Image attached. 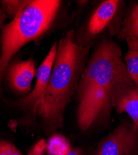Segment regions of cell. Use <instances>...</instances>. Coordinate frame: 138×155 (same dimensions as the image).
Instances as JSON below:
<instances>
[{
    "mask_svg": "<svg viewBox=\"0 0 138 155\" xmlns=\"http://www.w3.org/2000/svg\"><path fill=\"white\" fill-rule=\"evenodd\" d=\"M135 87L120 46L111 39L103 38L89 58L76 91L79 128L85 132L108 119L112 109Z\"/></svg>",
    "mask_w": 138,
    "mask_h": 155,
    "instance_id": "obj_1",
    "label": "cell"
},
{
    "mask_svg": "<svg viewBox=\"0 0 138 155\" xmlns=\"http://www.w3.org/2000/svg\"><path fill=\"white\" fill-rule=\"evenodd\" d=\"M75 34L70 29L60 38L44 104L37 110V116L41 119L47 135L63 127L66 109L77 91L89 60L90 47L77 43Z\"/></svg>",
    "mask_w": 138,
    "mask_h": 155,
    "instance_id": "obj_2",
    "label": "cell"
},
{
    "mask_svg": "<svg viewBox=\"0 0 138 155\" xmlns=\"http://www.w3.org/2000/svg\"><path fill=\"white\" fill-rule=\"evenodd\" d=\"M61 3L59 0H32L19 15L3 26L0 53V97L4 75L12 57L23 46L48 31Z\"/></svg>",
    "mask_w": 138,
    "mask_h": 155,
    "instance_id": "obj_3",
    "label": "cell"
},
{
    "mask_svg": "<svg viewBox=\"0 0 138 155\" xmlns=\"http://www.w3.org/2000/svg\"><path fill=\"white\" fill-rule=\"evenodd\" d=\"M57 43L55 42L36 72L34 88L26 96L16 102V106L22 112L21 121L25 125L37 124V112L44 104V96L56 59Z\"/></svg>",
    "mask_w": 138,
    "mask_h": 155,
    "instance_id": "obj_4",
    "label": "cell"
},
{
    "mask_svg": "<svg viewBox=\"0 0 138 155\" xmlns=\"http://www.w3.org/2000/svg\"><path fill=\"white\" fill-rule=\"evenodd\" d=\"M94 155H138V133L132 122L122 120L99 142Z\"/></svg>",
    "mask_w": 138,
    "mask_h": 155,
    "instance_id": "obj_5",
    "label": "cell"
},
{
    "mask_svg": "<svg viewBox=\"0 0 138 155\" xmlns=\"http://www.w3.org/2000/svg\"><path fill=\"white\" fill-rule=\"evenodd\" d=\"M123 3L118 0H105L98 5L85 28L83 46L90 47L89 43L110 25L118 13Z\"/></svg>",
    "mask_w": 138,
    "mask_h": 155,
    "instance_id": "obj_6",
    "label": "cell"
},
{
    "mask_svg": "<svg viewBox=\"0 0 138 155\" xmlns=\"http://www.w3.org/2000/svg\"><path fill=\"white\" fill-rule=\"evenodd\" d=\"M36 72L34 61L29 59L9 64L5 74L9 85L15 91L26 94L31 91V84Z\"/></svg>",
    "mask_w": 138,
    "mask_h": 155,
    "instance_id": "obj_7",
    "label": "cell"
},
{
    "mask_svg": "<svg viewBox=\"0 0 138 155\" xmlns=\"http://www.w3.org/2000/svg\"><path fill=\"white\" fill-rule=\"evenodd\" d=\"M116 35L119 39L125 41L138 38V3L133 2L128 6Z\"/></svg>",
    "mask_w": 138,
    "mask_h": 155,
    "instance_id": "obj_8",
    "label": "cell"
},
{
    "mask_svg": "<svg viewBox=\"0 0 138 155\" xmlns=\"http://www.w3.org/2000/svg\"><path fill=\"white\" fill-rule=\"evenodd\" d=\"M118 113H126L131 117L133 130L138 133V87H135L125 95L115 108Z\"/></svg>",
    "mask_w": 138,
    "mask_h": 155,
    "instance_id": "obj_9",
    "label": "cell"
},
{
    "mask_svg": "<svg viewBox=\"0 0 138 155\" xmlns=\"http://www.w3.org/2000/svg\"><path fill=\"white\" fill-rule=\"evenodd\" d=\"M72 150L69 140L61 134H54L49 137L46 145L49 155H67Z\"/></svg>",
    "mask_w": 138,
    "mask_h": 155,
    "instance_id": "obj_10",
    "label": "cell"
},
{
    "mask_svg": "<svg viewBox=\"0 0 138 155\" xmlns=\"http://www.w3.org/2000/svg\"><path fill=\"white\" fill-rule=\"evenodd\" d=\"M31 2L29 0H5L1 2V4L7 14L14 19L19 15Z\"/></svg>",
    "mask_w": 138,
    "mask_h": 155,
    "instance_id": "obj_11",
    "label": "cell"
},
{
    "mask_svg": "<svg viewBox=\"0 0 138 155\" xmlns=\"http://www.w3.org/2000/svg\"><path fill=\"white\" fill-rule=\"evenodd\" d=\"M124 61L131 78L138 87V51L128 50Z\"/></svg>",
    "mask_w": 138,
    "mask_h": 155,
    "instance_id": "obj_12",
    "label": "cell"
},
{
    "mask_svg": "<svg viewBox=\"0 0 138 155\" xmlns=\"http://www.w3.org/2000/svg\"><path fill=\"white\" fill-rule=\"evenodd\" d=\"M0 155H22L21 151L11 142L0 140Z\"/></svg>",
    "mask_w": 138,
    "mask_h": 155,
    "instance_id": "obj_13",
    "label": "cell"
},
{
    "mask_svg": "<svg viewBox=\"0 0 138 155\" xmlns=\"http://www.w3.org/2000/svg\"><path fill=\"white\" fill-rule=\"evenodd\" d=\"M46 145L47 142L44 139L39 140L31 148L27 155H44L46 151Z\"/></svg>",
    "mask_w": 138,
    "mask_h": 155,
    "instance_id": "obj_14",
    "label": "cell"
},
{
    "mask_svg": "<svg viewBox=\"0 0 138 155\" xmlns=\"http://www.w3.org/2000/svg\"><path fill=\"white\" fill-rule=\"evenodd\" d=\"M126 41L128 44V50L138 51V38H131Z\"/></svg>",
    "mask_w": 138,
    "mask_h": 155,
    "instance_id": "obj_15",
    "label": "cell"
},
{
    "mask_svg": "<svg viewBox=\"0 0 138 155\" xmlns=\"http://www.w3.org/2000/svg\"><path fill=\"white\" fill-rule=\"evenodd\" d=\"M6 19V15L2 9L0 8V29L4 26V22Z\"/></svg>",
    "mask_w": 138,
    "mask_h": 155,
    "instance_id": "obj_16",
    "label": "cell"
},
{
    "mask_svg": "<svg viewBox=\"0 0 138 155\" xmlns=\"http://www.w3.org/2000/svg\"><path fill=\"white\" fill-rule=\"evenodd\" d=\"M67 155H82V151L79 148H72L70 151Z\"/></svg>",
    "mask_w": 138,
    "mask_h": 155,
    "instance_id": "obj_17",
    "label": "cell"
}]
</instances>
